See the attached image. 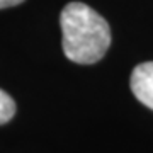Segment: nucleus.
<instances>
[{
  "label": "nucleus",
  "instance_id": "obj_1",
  "mask_svg": "<svg viewBox=\"0 0 153 153\" xmlns=\"http://www.w3.org/2000/svg\"><path fill=\"white\" fill-rule=\"evenodd\" d=\"M60 26L63 51L68 60L80 65L97 63L111 44L109 24L85 4L71 2L61 10Z\"/></svg>",
  "mask_w": 153,
  "mask_h": 153
},
{
  "label": "nucleus",
  "instance_id": "obj_2",
  "mask_svg": "<svg viewBox=\"0 0 153 153\" xmlns=\"http://www.w3.org/2000/svg\"><path fill=\"white\" fill-rule=\"evenodd\" d=\"M131 90L141 104L153 109V61L140 63L133 70Z\"/></svg>",
  "mask_w": 153,
  "mask_h": 153
},
{
  "label": "nucleus",
  "instance_id": "obj_3",
  "mask_svg": "<svg viewBox=\"0 0 153 153\" xmlns=\"http://www.w3.org/2000/svg\"><path fill=\"white\" fill-rule=\"evenodd\" d=\"M16 114V102L7 92L0 88V124H5Z\"/></svg>",
  "mask_w": 153,
  "mask_h": 153
},
{
  "label": "nucleus",
  "instance_id": "obj_4",
  "mask_svg": "<svg viewBox=\"0 0 153 153\" xmlns=\"http://www.w3.org/2000/svg\"><path fill=\"white\" fill-rule=\"evenodd\" d=\"M21 2H24V0H0V9H7V7L19 5Z\"/></svg>",
  "mask_w": 153,
  "mask_h": 153
}]
</instances>
